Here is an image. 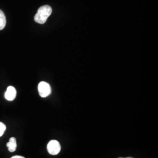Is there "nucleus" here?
<instances>
[{
	"label": "nucleus",
	"instance_id": "2",
	"mask_svg": "<svg viewBox=\"0 0 158 158\" xmlns=\"http://www.w3.org/2000/svg\"><path fill=\"white\" fill-rule=\"evenodd\" d=\"M38 91L41 97L45 98L51 94L52 90L50 85L45 81H41L38 85Z\"/></svg>",
	"mask_w": 158,
	"mask_h": 158
},
{
	"label": "nucleus",
	"instance_id": "6",
	"mask_svg": "<svg viewBox=\"0 0 158 158\" xmlns=\"http://www.w3.org/2000/svg\"><path fill=\"white\" fill-rule=\"evenodd\" d=\"M6 25V17L4 12L0 10V30L5 28Z\"/></svg>",
	"mask_w": 158,
	"mask_h": 158
},
{
	"label": "nucleus",
	"instance_id": "8",
	"mask_svg": "<svg viewBox=\"0 0 158 158\" xmlns=\"http://www.w3.org/2000/svg\"><path fill=\"white\" fill-rule=\"evenodd\" d=\"M11 158H25L23 156H18V155H16V156H12Z\"/></svg>",
	"mask_w": 158,
	"mask_h": 158
},
{
	"label": "nucleus",
	"instance_id": "1",
	"mask_svg": "<svg viewBox=\"0 0 158 158\" xmlns=\"http://www.w3.org/2000/svg\"><path fill=\"white\" fill-rule=\"evenodd\" d=\"M52 12V9L49 6H40L34 17L35 22L40 24H44L46 23L48 18Z\"/></svg>",
	"mask_w": 158,
	"mask_h": 158
},
{
	"label": "nucleus",
	"instance_id": "5",
	"mask_svg": "<svg viewBox=\"0 0 158 158\" xmlns=\"http://www.w3.org/2000/svg\"><path fill=\"white\" fill-rule=\"evenodd\" d=\"M6 147H8V151L10 152H15L17 147V141L15 138L14 137L11 138L9 140V142L6 143Z\"/></svg>",
	"mask_w": 158,
	"mask_h": 158
},
{
	"label": "nucleus",
	"instance_id": "4",
	"mask_svg": "<svg viewBox=\"0 0 158 158\" xmlns=\"http://www.w3.org/2000/svg\"><path fill=\"white\" fill-rule=\"evenodd\" d=\"M17 96V91L13 86L8 87L6 93L5 98L8 101H13Z\"/></svg>",
	"mask_w": 158,
	"mask_h": 158
},
{
	"label": "nucleus",
	"instance_id": "9",
	"mask_svg": "<svg viewBox=\"0 0 158 158\" xmlns=\"http://www.w3.org/2000/svg\"><path fill=\"white\" fill-rule=\"evenodd\" d=\"M132 158V157H127V158H122V157H119V158Z\"/></svg>",
	"mask_w": 158,
	"mask_h": 158
},
{
	"label": "nucleus",
	"instance_id": "3",
	"mask_svg": "<svg viewBox=\"0 0 158 158\" xmlns=\"http://www.w3.org/2000/svg\"><path fill=\"white\" fill-rule=\"evenodd\" d=\"M47 149L48 152L51 155H57L61 150L60 143L56 140H52L48 143L47 146Z\"/></svg>",
	"mask_w": 158,
	"mask_h": 158
},
{
	"label": "nucleus",
	"instance_id": "7",
	"mask_svg": "<svg viewBox=\"0 0 158 158\" xmlns=\"http://www.w3.org/2000/svg\"><path fill=\"white\" fill-rule=\"evenodd\" d=\"M6 130V125L3 123L0 122V137L3 135Z\"/></svg>",
	"mask_w": 158,
	"mask_h": 158
}]
</instances>
